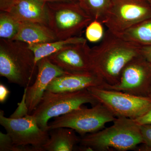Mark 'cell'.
I'll return each mask as SVG.
<instances>
[{
  "mask_svg": "<svg viewBox=\"0 0 151 151\" xmlns=\"http://www.w3.org/2000/svg\"><path fill=\"white\" fill-rule=\"evenodd\" d=\"M0 124L5 129L14 144L31 146L38 151H44L43 146L50 139L49 131L42 129L32 114L27 113L17 117L7 118L0 111Z\"/></svg>",
  "mask_w": 151,
  "mask_h": 151,
  "instance_id": "9c48e42d",
  "label": "cell"
},
{
  "mask_svg": "<svg viewBox=\"0 0 151 151\" xmlns=\"http://www.w3.org/2000/svg\"><path fill=\"white\" fill-rule=\"evenodd\" d=\"M120 35L139 46L151 45V18L128 29Z\"/></svg>",
  "mask_w": 151,
  "mask_h": 151,
  "instance_id": "ac0fdd59",
  "label": "cell"
},
{
  "mask_svg": "<svg viewBox=\"0 0 151 151\" xmlns=\"http://www.w3.org/2000/svg\"><path fill=\"white\" fill-rule=\"evenodd\" d=\"M10 93L9 90L5 85L2 83L0 84V102L4 103L6 101Z\"/></svg>",
  "mask_w": 151,
  "mask_h": 151,
  "instance_id": "484cf974",
  "label": "cell"
},
{
  "mask_svg": "<svg viewBox=\"0 0 151 151\" xmlns=\"http://www.w3.org/2000/svg\"><path fill=\"white\" fill-rule=\"evenodd\" d=\"M147 1L149 3V4H150V5L151 6V0H147Z\"/></svg>",
  "mask_w": 151,
  "mask_h": 151,
  "instance_id": "f546056e",
  "label": "cell"
},
{
  "mask_svg": "<svg viewBox=\"0 0 151 151\" xmlns=\"http://www.w3.org/2000/svg\"><path fill=\"white\" fill-rule=\"evenodd\" d=\"M112 126L83 136L80 144L88 151H126L143 144L140 127L133 119L116 117Z\"/></svg>",
  "mask_w": 151,
  "mask_h": 151,
  "instance_id": "7a4b0ae2",
  "label": "cell"
},
{
  "mask_svg": "<svg viewBox=\"0 0 151 151\" xmlns=\"http://www.w3.org/2000/svg\"><path fill=\"white\" fill-rule=\"evenodd\" d=\"M140 49L141 46L107 29L100 43L90 48L92 70L107 84H117L124 67L141 54Z\"/></svg>",
  "mask_w": 151,
  "mask_h": 151,
  "instance_id": "6da1fadb",
  "label": "cell"
},
{
  "mask_svg": "<svg viewBox=\"0 0 151 151\" xmlns=\"http://www.w3.org/2000/svg\"><path fill=\"white\" fill-rule=\"evenodd\" d=\"M133 120L139 126L151 125V109L142 116Z\"/></svg>",
  "mask_w": 151,
  "mask_h": 151,
  "instance_id": "cb8c5ba5",
  "label": "cell"
},
{
  "mask_svg": "<svg viewBox=\"0 0 151 151\" xmlns=\"http://www.w3.org/2000/svg\"><path fill=\"white\" fill-rule=\"evenodd\" d=\"M90 94L116 117L134 119L151 109V97L138 96L121 91L91 87Z\"/></svg>",
  "mask_w": 151,
  "mask_h": 151,
  "instance_id": "52a82bcc",
  "label": "cell"
},
{
  "mask_svg": "<svg viewBox=\"0 0 151 151\" xmlns=\"http://www.w3.org/2000/svg\"><path fill=\"white\" fill-rule=\"evenodd\" d=\"M33 52L25 42L0 40V75L22 87L30 86L37 72Z\"/></svg>",
  "mask_w": 151,
  "mask_h": 151,
  "instance_id": "3957f363",
  "label": "cell"
},
{
  "mask_svg": "<svg viewBox=\"0 0 151 151\" xmlns=\"http://www.w3.org/2000/svg\"><path fill=\"white\" fill-rule=\"evenodd\" d=\"M106 83L93 71L67 73L55 78L47 90L54 92H71L91 87H103Z\"/></svg>",
  "mask_w": 151,
  "mask_h": 151,
  "instance_id": "4fadbf2b",
  "label": "cell"
},
{
  "mask_svg": "<svg viewBox=\"0 0 151 151\" xmlns=\"http://www.w3.org/2000/svg\"><path fill=\"white\" fill-rule=\"evenodd\" d=\"M87 41L67 45L47 58L52 63L65 72L93 71L90 59L91 48Z\"/></svg>",
  "mask_w": 151,
  "mask_h": 151,
  "instance_id": "8fae6325",
  "label": "cell"
},
{
  "mask_svg": "<svg viewBox=\"0 0 151 151\" xmlns=\"http://www.w3.org/2000/svg\"><path fill=\"white\" fill-rule=\"evenodd\" d=\"M49 131L50 139L43 146L44 151H73L76 144L80 143L81 139L70 128L60 127Z\"/></svg>",
  "mask_w": 151,
  "mask_h": 151,
  "instance_id": "2e32d148",
  "label": "cell"
},
{
  "mask_svg": "<svg viewBox=\"0 0 151 151\" xmlns=\"http://www.w3.org/2000/svg\"><path fill=\"white\" fill-rule=\"evenodd\" d=\"M86 40H87L86 38L80 36L65 39L58 40L46 43L28 45L29 48L34 54L35 62V65L37 66V63L42 58L49 56L67 45Z\"/></svg>",
  "mask_w": 151,
  "mask_h": 151,
  "instance_id": "e0dca14e",
  "label": "cell"
},
{
  "mask_svg": "<svg viewBox=\"0 0 151 151\" xmlns=\"http://www.w3.org/2000/svg\"><path fill=\"white\" fill-rule=\"evenodd\" d=\"M35 81L25 89V105L28 113L32 114L40 103L50 82L55 78L67 73L55 65L47 57L42 58L37 63Z\"/></svg>",
  "mask_w": 151,
  "mask_h": 151,
  "instance_id": "7c38bea8",
  "label": "cell"
},
{
  "mask_svg": "<svg viewBox=\"0 0 151 151\" xmlns=\"http://www.w3.org/2000/svg\"><path fill=\"white\" fill-rule=\"evenodd\" d=\"M141 53L151 64V45L141 47Z\"/></svg>",
  "mask_w": 151,
  "mask_h": 151,
  "instance_id": "4316f807",
  "label": "cell"
},
{
  "mask_svg": "<svg viewBox=\"0 0 151 151\" xmlns=\"http://www.w3.org/2000/svg\"><path fill=\"white\" fill-rule=\"evenodd\" d=\"M78 2L93 20L102 22L111 6L112 0H80Z\"/></svg>",
  "mask_w": 151,
  "mask_h": 151,
  "instance_id": "d6986e66",
  "label": "cell"
},
{
  "mask_svg": "<svg viewBox=\"0 0 151 151\" xmlns=\"http://www.w3.org/2000/svg\"><path fill=\"white\" fill-rule=\"evenodd\" d=\"M103 23L97 20H93L86 27V38L91 42H97L103 39L105 31Z\"/></svg>",
  "mask_w": 151,
  "mask_h": 151,
  "instance_id": "44dd1931",
  "label": "cell"
},
{
  "mask_svg": "<svg viewBox=\"0 0 151 151\" xmlns=\"http://www.w3.org/2000/svg\"><path fill=\"white\" fill-rule=\"evenodd\" d=\"M21 22L8 12L0 13V37L13 40L18 32Z\"/></svg>",
  "mask_w": 151,
  "mask_h": 151,
  "instance_id": "ffe728a7",
  "label": "cell"
},
{
  "mask_svg": "<svg viewBox=\"0 0 151 151\" xmlns=\"http://www.w3.org/2000/svg\"><path fill=\"white\" fill-rule=\"evenodd\" d=\"M144 144L151 146V125L140 126Z\"/></svg>",
  "mask_w": 151,
  "mask_h": 151,
  "instance_id": "603a6c76",
  "label": "cell"
},
{
  "mask_svg": "<svg viewBox=\"0 0 151 151\" xmlns=\"http://www.w3.org/2000/svg\"><path fill=\"white\" fill-rule=\"evenodd\" d=\"M151 18L147 0H112L102 22L111 32L120 35L134 25Z\"/></svg>",
  "mask_w": 151,
  "mask_h": 151,
  "instance_id": "ba28073f",
  "label": "cell"
},
{
  "mask_svg": "<svg viewBox=\"0 0 151 151\" xmlns=\"http://www.w3.org/2000/svg\"><path fill=\"white\" fill-rule=\"evenodd\" d=\"M79 1H80V0H79Z\"/></svg>",
  "mask_w": 151,
  "mask_h": 151,
  "instance_id": "1f68e13d",
  "label": "cell"
},
{
  "mask_svg": "<svg viewBox=\"0 0 151 151\" xmlns=\"http://www.w3.org/2000/svg\"><path fill=\"white\" fill-rule=\"evenodd\" d=\"M149 97H151V91L150 93V94H149Z\"/></svg>",
  "mask_w": 151,
  "mask_h": 151,
  "instance_id": "4dcf8cb0",
  "label": "cell"
},
{
  "mask_svg": "<svg viewBox=\"0 0 151 151\" xmlns=\"http://www.w3.org/2000/svg\"><path fill=\"white\" fill-rule=\"evenodd\" d=\"M116 119L111 111L100 103L90 108L82 107L70 113L58 116L48 124V131L60 127L74 130L84 136L103 129L105 124Z\"/></svg>",
  "mask_w": 151,
  "mask_h": 151,
  "instance_id": "8992f818",
  "label": "cell"
},
{
  "mask_svg": "<svg viewBox=\"0 0 151 151\" xmlns=\"http://www.w3.org/2000/svg\"><path fill=\"white\" fill-rule=\"evenodd\" d=\"M17 0H0V10L9 12Z\"/></svg>",
  "mask_w": 151,
  "mask_h": 151,
  "instance_id": "d4e9b609",
  "label": "cell"
},
{
  "mask_svg": "<svg viewBox=\"0 0 151 151\" xmlns=\"http://www.w3.org/2000/svg\"><path fill=\"white\" fill-rule=\"evenodd\" d=\"M102 88L149 97L151 91V64L141 53L124 67L117 84L106 83Z\"/></svg>",
  "mask_w": 151,
  "mask_h": 151,
  "instance_id": "30bf717a",
  "label": "cell"
},
{
  "mask_svg": "<svg viewBox=\"0 0 151 151\" xmlns=\"http://www.w3.org/2000/svg\"><path fill=\"white\" fill-rule=\"evenodd\" d=\"M45 3L59 2L79 1V0H40Z\"/></svg>",
  "mask_w": 151,
  "mask_h": 151,
  "instance_id": "f1b7e54d",
  "label": "cell"
},
{
  "mask_svg": "<svg viewBox=\"0 0 151 151\" xmlns=\"http://www.w3.org/2000/svg\"><path fill=\"white\" fill-rule=\"evenodd\" d=\"M0 151H38L32 146H19L14 144L7 134L0 132Z\"/></svg>",
  "mask_w": 151,
  "mask_h": 151,
  "instance_id": "7402d4cb",
  "label": "cell"
},
{
  "mask_svg": "<svg viewBox=\"0 0 151 151\" xmlns=\"http://www.w3.org/2000/svg\"><path fill=\"white\" fill-rule=\"evenodd\" d=\"M98 103L87 89L71 92H54L46 90L32 113L38 125L48 131V121L81 108L84 104Z\"/></svg>",
  "mask_w": 151,
  "mask_h": 151,
  "instance_id": "277c9868",
  "label": "cell"
},
{
  "mask_svg": "<svg viewBox=\"0 0 151 151\" xmlns=\"http://www.w3.org/2000/svg\"><path fill=\"white\" fill-rule=\"evenodd\" d=\"M48 26L58 40L80 36L93 19L78 1L47 3Z\"/></svg>",
  "mask_w": 151,
  "mask_h": 151,
  "instance_id": "5b68a950",
  "label": "cell"
},
{
  "mask_svg": "<svg viewBox=\"0 0 151 151\" xmlns=\"http://www.w3.org/2000/svg\"><path fill=\"white\" fill-rule=\"evenodd\" d=\"M137 151H151V146L148 145L143 143L142 145L138 146L135 149Z\"/></svg>",
  "mask_w": 151,
  "mask_h": 151,
  "instance_id": "83f0119b",
  "label": "cell"
},
{
  "mask_svg": "<svg viewBox=\"0 0 151 151\" xmlns=\"http://www.w3.org/2000/svg\"><path fill=\"white\" fill-rule=\"evenodd\" d=\"M8 12L21 22L48 26L46 3L40 0H17Z\"/></svg>",
  "mask_w": 151,
  "mask_h": 151,
  "instance_id": "5bb4252c",
  "label": "cell"
},
{
  "mask_svg": "<svg viewBox=\"0 0 151 151\" xmlns=\"http://www.w3.org/2000/svg\"><path fill=\"white\" fill-rule=\"evenodd\" d=\"M58 40L46 25L21 22L18 32L13 40H19L30 45L46 43Z\"/></svg>",
  "mask_w": 151,
  "mask_h": 151,
  "instance_id": "9a60e30c",
  "label": "cell"
}]
</instances>
